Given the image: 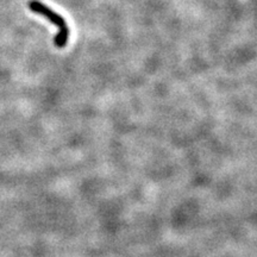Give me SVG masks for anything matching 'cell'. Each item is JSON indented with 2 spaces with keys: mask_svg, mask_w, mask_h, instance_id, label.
I'll return each instance as SVG.
<instances>
[{
  "mask_svg": "<svg viewBox=\"0 0 257 257\" xmlns=\"http://www.w3.org/2000/svg\"><path fill=\"white\" fill-rule=\"evenodd\" d=\"M28 6L31 12L43 16V17L47 18V21H49L50 23L56 25L57 29H59V32H57L55 38H54V46L59 48V49H62V48L66 47L68 44L70 35L69 27L67 24L66 19L57 14V12L54 11V10L48 8L47 5H44L43 3L38 2V0H30Z\"/></svg>",
  "mask_w": 257,
  "mask_h": 257,
  "instance_id": "cell-1",
  "label": "cell"
}]
</instances>
